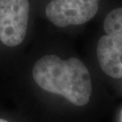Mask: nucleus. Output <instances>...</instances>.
Here are the masks:
<instances>
[{"label":"nucleus","mask_w":122,"mask_h":122,"mask_svg":"<svg viewBox=\"0 0 122 122\" xmlns=\"http://www.w3.org/2000/svg\"><path fill=\"white\" fill-rule=\"evenodd\" d=\"M0 122H8V121L4 120V119H0Z\"/></svg>","instance_id":"423d86ee"},{"label":"nucleus","mask_w":122,"mask_h":122,"mask_svg":"<svg viewBox=\"0 0 122 122\" xmlns=\"http://www.w3.org/2000/svg\"><path fill=\"white\" fill-rule=\"evenodd\" d=\"M103 30L106 35L122 36V6L107 14L103 21Z\"/></svg>","instance_id":"39448f33"},{"label":"nucleus","mask_w":122,"mask_h":122,"mask_svg":"<svg viewBox=\"0 0 122 122\" xmlns=\"http://www.w3.org/2000/svg\"><path fill=\"white\" fill-rule=\"evenodd\" d=\"M33 77L41 88L61 95L75 106H85L91 98L90 72L77 58L62 60L56 55L45 56L34 64Z\"/></svg>","instance_id":"f257e3e1"},{"label":"nucleus","mask_w":122,"mask_h":122,"mask_svg":"<svg viewBox=\"0 0 122 122\" xmlns=\"http://www.w3.org/2000/svg\"><path fill=\"white\" fill-rule=\"evenodd\" d=\"M29 0H0V41L15 47L22 42L27 30Z\"/></svg>","instance_id":"f03ea898"},{"label":"nucleus","mask_w":122,"mask_h":122,"mask_svg":"<svg viewBox=\"0 0 122 122\" xmlns=\"http://www.w3.org/2000/svg\"><path fill=\"white\" fill-rule=\"evenodd\" d=\"M96 53L100 67L107 75L122 78V36L103 35L97 42Z\"/></svg>","instance_id":"20e7f679"},{"label":"nucleus","mask_w":122,"mask_h":122,"mask_svg":"<svg viewBox=\"0 0 122 122\" xmlns=\"http://www.w3.org/2000/svg\"><path fill=\"white\" fill-rule=\"evenodd\" d=\"M98 10V0H52L45 8L48 19L57 27L79 25L91 21Z\"/></svg>","instance_id":"7ed1b4c3"}]
</instances>
